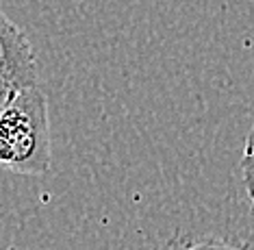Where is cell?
Returning <instances> with one entry per match:
<instances>
[{
  "instance_id": "obj_1",
  "label": "cell",
  "mask_w": 254,
  "mask_h": 250,
  "mask_svg": "<svg viewBox=\"0 0 254 250\" xmlns=\"http://www.w3.org/2000/svg\"><path fill=\"white\" fill-rule=\"evenodd\" d=\"M53 161L48 100L31 85L0 100V170L46 174Z\"/></svg>"
},
{
  "instance_id": "obj_2",
  "label": "cell",
  "mask_w": 254,
  "mask_h": 250,
  "mask_svg": "<svg viewBox=\"0 0 254 250\" xmlns=\"http://www.w3.org/2000/svg\"><path fill=\"white\" fill-rule=\"evenodd\" d=\"M37 85V59L26 33L0 11V100Z\"/></svg>"
},
{
  "instance_id": "obj_3",
  "label": "cell",
  "mask_w": 254,
  "mask_h": 250,
  "mask_svg": "<svg viewBox=\"0 0 254 250\" xmlns=\"http://www.w3.org/2000/svg\"><path fill=\"white\" fill-rule=\"evenodd\" d=\"M241 176H244L246 194H248V198H250L252 213H254V122H252L250 131H248L244 155H241Z\"/></svg>"
},
{
  "instance_id": "obj_4",
  "label": "cell",
  "mask_w": 254,
  "mask_h": 250,
  "mask_svg": "<svg viewBox=\"0 0 254 250\" xmlns=\"http://www.w3.org/2000/svg\"><path fill=\"white\" fill-rule=\"evenodd\" d=\"M165 250H248L244 246H237V244L224 242V240H193V242H183V244H172Z\"/></svg>"
}]
</instances>
